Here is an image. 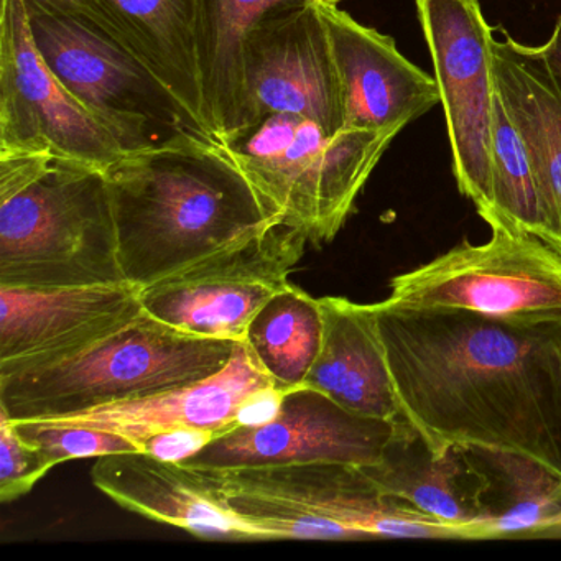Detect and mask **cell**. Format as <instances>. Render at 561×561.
<instances>
[{
    "label": "cell",
    "instance_id": "1",
    "mask_svg": "<svg viewBox=\"0 0 561 561\" xmlns=\"http://www.w3.org/2000/svg\"><path fill=\"white\" fill-rule=\"evenodd\" d=\"M374 308L400 416L433 451L517 453L561 476V324Z\"/></svg>",
    "mask_w": 561,
    "mask_h": 561
},
{
    "label": "cell",
    "instance_id": "2",
    "mask_svg": "<svg viewBox=\"0 0 561 561\" xmlns=\"http://www.w3.org/2000/svg\"><path fill=\"white\" fill-rule=\"evenodd\" d=\"M119 259L142 288L284 219L221 144L198 134L106 170Z\"/></svg>",
    "mask_w": 561,
    "mask_h": 561
},
{
    "label": "cell",
    "instance_id": "3",
    "mask_svg": "<svg viewBox=\"0 0 561 561\" xmlns=\"http://www.w3.org/2000/svg\"><path fill=\"white\" fill-rule=\"evenodd\" d=\"M129 284L106 172L51 156H0V287Z\"/></svg>",
    "mask_w": 561,
    "mask_h": 561
},
{
    "label": "cell",
    "instance_id": "4",
    "mask_svg": "<svg viewBox=\"0 0 561 561\" xmlns=\"http://www.w3.org/2000/svg\"><path fill=\"white\" fill-rule=\"evenodd\" d=\"M236 344L186 333L144 310L73 356L0 376V412L14 422L50 420L179 389L225 369Z\"/></svg>",
    "mask_w": 561,
    "mask_h": 561
},
{
    "label": "cell",
    "instance_id": "5",
    "mask_svg": "<svg viewBox=\"0 0 561 561\" xmlns=\"http://www.w3.org/2000/svg\"><path fill=\"white\" fill-rule=\"evenodd\" d=\"M236 514L268 540H468L402 499L380 491L360 466L308 462L213 469Z\"/></svg>",
    "mask_w": 561,
    "mask_h": 561
},
{
    "label": "cell",
    "instance_id": "6",
    "mask_svg": "<svg viewBox=\"0 0 561 561\" xmlns=\"http://www.w3.org/2000/svg\"><path fill=\"white\" fill-rule=\"evenodd\" d=\"M393 137L370 130L331 136L308 117L275 113L221 146L285 221L321 248L346 225Z\"/></svg>",
    "mask_w": 561,
    "mask_h": 561
},
{
    "label": "cell",
    "instance_id": "7",
    "mask_svg": "<svg viewBox=\"0 0 561 561\" xmlns=\"http://www.w3.org/2000/svg\"><path fill=\"white\" fill-rule=\"evenodd\" d=\"M397 275L380 301L390 310H466L520 324H561V252L537 236L492 228Z\"/></svg>",
    "mask_w": 561,
    "mask_h": 561
},
{
    "label": "cell",
    "instance_id": "8",
    "mask_svg": "<svg viewBox=\"0 0 561 561\" xmlns=\"http://www.w3.org/2000/svg\"><path fill=\"white\" fill-rule=\"evenodd\" d=\"M25 8L35 47L51 73L124 152L182 134L205 136L169 88L129 51L38 0H25Z\"/></svg>",
    "mask_w": 561,
    "mask_h": 561
},
{
    "label": "cell",
    "instance_id": "9",
    "mask_svg": "<svg viewBox=\"0 0 561 561\" xmlns=\"http://www.w3.org/2000/svg\"><path fill=\"white\" fill-rule=\"evenodd\" d=\"M307 244L304 229L278 219L140 288L142 308L186 333L239 343L259 310L290 285Z\"/></svg>",
    "mask_w": 561,
    "mask_h": 561
},
{
    "label": "cell",
    "instance_id": "10",
    "mask_svg": "<svg viewBox=\"0 0 561 561\" xmlns=\"http://www.w3.org/2000/svg\"><path fill=\"white\" fill-rule=\"evenodd\" d=\"M445 111L459 192L491 225L495 77L492 28L479 0H415Z\"/></svg>",
    "mask_w": 561,
    "mask_h": 561
},
{
    "label": "cell",
    "instance_id": "11",
    "mask_svg": "<svg viewBox=\"0 0 561 561\" xmlns=\"http://www.w3.org/2000/svg\"><path fill=\"white\" fill-rule=\"evenodd\" d=\"M51 153L106 172L126 156L35 47L25 0H0V156Z\"/></svg>",
    "mask_w": 561,
    "mask_h": 561
},
{
    "label": "cell",
    "instance_id": "12",
    "mask_svg": "<svg viewBox=\"0 0 561 561\" xmlns=\"http://www.w3.org/2000/svg\"><path fill=\"white\" fill-rule=\"evenodd\" d=\"M396 425L397 419L357 415L304 383L285 390L274 419L236 426L180 462L199 469L274 468L308 462L370 466L382 459Z\"/></svg>",
    "mask_w": 561,
    "mask_h": 561
},
{
    "label": "cell",
    "instance_id": "13",
    "mask_svg": "<svg viewBox=\"0 0 561 561\" xmlns=\"http://www.w3.org/2000/svg\"><path fill=\"white\" fill-rule=\"evenodd\" d=\"M252 124L267 114L308 117L328 134L344 130L340 78L317 2L259 25L245 44Z\"/></svg>",
    "mask_w": 561,
    "mask_h": 561
},
{
    "label": "cell",
    "instance_id": "14",
    "mask_svg": "<svg viewBox=\"0 0 561 561\" xmlns=\"http://www.w3.org/2000/svg\"><path fill=\"white\" fill-rule=\"evenodd\" d=\"M133 284L0 287V376L73 356L142 313Z\"/></svg>",
    "mask_w": 561,
    "mask_h": 561
},
{
    "label": "cell",
    "instance_id": "15",
    "mask_svg": "<svg viewBox=\"0 0 561 561\" xmlns=\"http://www.w3.org/2000/svg\"><path fill=\"white\" fill-rule=\"evenodd\" d=\"M344 107V130L397 136L439 103L435 78L410 64L392 37L360 25L337 5L318 4Z\"/></svg>",
    "mask_w": 561,
    "mask_h": 561
},
{
    "label": "cell",
    "instance_id": "16",
    "mask_svg": "<svg viewBox=\"0 0 561 561\" xmlns=\"http://www.w3.org/2000/svg\"><path fill=\"white\" fill-rule=\"evenodd\" d=\"M91 479L126 511L195 537L264 541L257 527L232 511L213 469L192 468L144 451L116 453L98 458Z\"/></svg>",
    "mask_w": 561,
    "mask_h": 561
},
{
    "label": "cell",
    "instance_id": "17",
    "mask_svg": "<svg viewBox=\"0 0 561 561\" xmlns=\"http://www.w3.org/2000/svg\"><path fill=\"white\" fill-rule=\"evenodd\" d=\"M142 61L213 139L203 110L196 54V0H38ZM215 140V139H213Z\"/></svg>",
    "mask_w": 561,
    "mask_h": 561
},
{
    "label": "cell",
    "instance_id": "18",
    "mask_svg": "<svg viewBox=\"0 0 561 561\" xmlns=\"http://www.w3.org/2000/svg\"><path fill=\"white\" fill-rule=\"evenodd\" d=\"M274 387L271 376L239 341L228 366L208 379L50 420L113 432L142 446L152 436L180 430L222 435L244 425L245 410Z\"/></svg>",
    "mask_w": 561,
    "mask_h": 561
},
{
    "label": "cell",
    "instance_id": "19",
    "mask_svg": "<svg viewBox=\"0 0 561 561\" xmlns=\"http://www.w3.org/2000/svg\"><path fill=\"white\" fill-rule=\"evenodd\" d=\"M360 469L387 495L402 499L419 511L461 528L468 540H481L484 524L481 494L485 479L469 461L465 448L453 446L435 453L399 416L382 459Z\"/></svg>",
    "mask_w": 561,
    "mask_h": 561
},
{
    "label": "cell",
    "instance_id": "20",
    "mask_svg": "<svg viewBox=\"0 0 561 561\" xmlns=\"http://www.w3.org/2000/svg\"><path fill=\"white\" fill-rule=\"evenodd\" d=\"M314 0H196V54L203 110L213 139L226 142L252 126L245 44L267 19Z\"/></svg>",
    "mask_w": 561,
    "mask_h": 561
},
{
    "label": "cell",
    "instance_id": "21",
    "mask_svg": "<svg viewBox=\"0 0 561 561\" xmlns=\"http://www.w3.org/2000/svg\"><path fill=\"white\" fill-rule=\"evenodd\" d=\"M495 90L520 136L543 195L548 244L561 252V80L541 48L492 42Z\"/></svg>",
    "mask_w": 561,
    "mask_h": 561
},
{
    "label": "cell",
    "instance_id": "22",
    "mask_svg": "<svg viewBox=\"0 0 561 561\" xmlns=\"http://www.w3.org/2000/svg\"><path fill=\"white\" fill-rule=\"evenodd\" d=\"M318 301L323 314V341L305 383L357 415L399 419L374 305L341 297Z\"/></svg>",
    "mask_w": 561,
    "mask_h": 561
},
{
    "label": "cell",
    "instance_id": "23",
    "mask_svg": "<svg viewBox=\"0 0 561 561\" xmlns=\"http://www.w3.org/2000/svg\"><path fill=\"white\" fill-rule=\"evenodd\" d=\"M466 455L485 479L481 540L543 538L560 520L561 476L517 453L471 448Z\"/></svg>",
    "mask_w": 561,
    "mask_h": 561
},
{
    "label": "cell",
    "instance_id": "24",
    "mask_svg": "<svg viewBox=\"0 0 561 561\" xmlns=\"http://www.w3.org/2000/svg\"><path fill=\"white\" fill-rule=\"evenodd\" d=\"M323 341L320 301L295 285L271 298L252 318L242 343L282 390L304 386Z\"/></svg>",
    "mask_w": 561,
    "mask_h": 561
},
{
    "label": "cell",
    "instance_id": "25",
    "mask_svg": "<svg viewBox=\"0 0 561 561\" xmlns=\"http://www.w3.org/2000/svg\"><path fill=\"white\" fill-rule=\"evenodd\" d=\"M492 206L489 228H507L548 242L547 209L534 163L495 94L492 129Z\"/></svg>",
    "mask_w": 561,
    "mask_h": 561
},
{
    "label": "cell",
    "instance_id": "26",
    "mask_svg": "<svg viewBox=\"0 0 561 561\" xmlns=\"http://www.w3.org/2000/svg\"><path fill=\"white\" fill-rule=\"evenodd\" d=\"M12 423L19 435L41 448L55 466L70 459L144 451V446L134 439L91 426L71 425L54 420H12Z\"/></svg>",
    "mask_w": 561,
    "mask_h": 561
},
{
    "label": "cell",
    "instance_id": "27",
    "mask_svg": "<svg viewBox=\"0 0 561 561\" xmlns=\"http://www.w3.org/2000/svg\"><path fill=\"white\" fill-rule=\"evenodd\" d=\"M55 465L37 446L25 442L12 420L0 412V501L28 494Z\"/></svg>",
    "mask_w": 561,
    "mask_h": 561
},
{
    "label": "cell",
    "instance_id": "28",
    "mask_svg": "<svg viewBox=\"0 0 561 561\" xmlns=\"http://www.w3.org/2000/svg\"><path fill=\"white\" fill-rule=\"evenodd\" d=\"M218 436V433L208 430H180L152 436L144 443V449L160 459L183 461Z\"/></svg>",
    "mask_w": 561,
    "mask_h": 561
},
{
    "label": "cell",
    "instance_id": "29",
    "mask_svg": "<svg viewBox=\"0 0 561 561\" xmlns=\"http://www.w3.org/2000/svg\"><path fill=\"white\" fill-rule=\"evenodd\" d=\"M540 48L543 51L545 60L550 65L551 71L561 80V15L557 25H554L550 41Z\"/></svg>",
    "mask_w": 561,
    "mask_h": 561
},
{
    "label": "cell",
    "instance_id": "30",
    "mask_svg": "<svg viewBox=\"0 0 561 561\" xmlns=\"http://www.w3.org/2000/svg\"><path fill=\"white\" fill-rule=\"evenodd\" d=\"M543 538H561V518L543 535Z\"/></svg>",
    "mask_w": 561,
    "mask_h": 561
},
{
    "label": "cell",
    "instance_id": "31",
    "mask_svg": "<svg viewBox=\"0 0 561 561\" xmlns=\"http://www.w3.org/2000/svg\"><path fill=\"white\" fill-rule=\"evenodd\" d=\"M314 2L323 5H337L340 2H343V0H314Z\"/></svg>",
    "mask_w": 561,
    "mask_h": 561
}]
</instances>
